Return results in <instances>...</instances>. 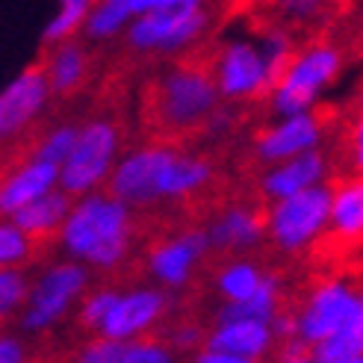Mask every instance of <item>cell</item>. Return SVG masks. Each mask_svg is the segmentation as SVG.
Segmentation results:
<instances>
[{
  "label": "cell",
  "instance_id": "20",
  "mask_svg": "<svg viewBox=\"0 0 363 363\" xmlns=\"http://www.w3.org/2000/svg\"><path fill=\"white\" fill-rule=\"evenodd\" d=\"M269 272H263L254 260H248L245 254L240 257H228L225 266L216 272V289L225 301H245L260 289Z\"/></svg>",
  "mask_w": 363,
  "mask_h": 363
},
{
  "label": "cell",
  "instance_id": "22",
  "mask_svg": "<svg viewBox=\"0 0 363 363\" xmlns=\"http://www.w3.org/2000/svg\"><path fill=\"white\" fill-rule=\"evenodd\" d=\"M92 6H95V0H60V9L48 21L42 42L53 48L60 42L74 39V33L86 27V18L92 12Z\"/></svg>",
  "mask_w": 363,
  "mask_h": 363
},
{
  "label": "cell",
  "instance_id": "36",
  "mask_svg": "<svg viewBox=\"0 0 363 363\" xmlns=\"http://www.w3.org/2000/svg\"><path fill=\"white\" fill-rule=\"evenodd\" d=\"M248 4H260V6H263L266 0H242V6H248Z\"/></svg>",
  "mask_w": 363,
  "mask_h": 363
},
{
  "label": "cell",
  "instance_id": "4",
  "mask_svg": "<svg viewBox=\"0 0 363 363\" xmlns=\"http://www.w3.org/2000/svg\"><path fill=\"white\" fill-rule=\"evenodd\" d=\"M334 204V186L331 180L316 184L311 189H301L289 198L269 204V225L266 240L281 254H301L307 251L319 233L328 228Z\"/></svg>",
  "mask_w": 363,
  "mask_h": 363
},
{
  "label": "cell",
  "instance_id": "7",
  "mask_svg": "<svg viewBox=\"0 0 363 363\" xmlns=\"http://www.w3.org/2000/svg\"><path fill=\"white\" fill-rule=\"evenodd\" d=\"M342 106H311L307 113L289 116L275 127H263V130L254 133V160L263 162V166H275L296 154H304L319 145V139L331 130V124L337 121Z\"/></svg>",
  "mask_w": 363,
  "mask_h": 363
},
{
  "label": "cell",
  "instance_id": "8",
  "mask_svg": "<svg viewBox=\"0 0 363 363\" xmlns=\"http://www.w3.org/2000/svg\"><path fill=\"white\" fill-rule=\"evenodd\" d=\"M213 74L228 101H269V65L263 48L228 42L213 57Z\"/></svg>",
  "mask_w": 363,
  "mask_h": 363
},
{
  "label": "cell",
  "instance_id": "24",
  "mask_svg": "<svg viewBox=\"0 0 363 363\" xmlns=\"http://www.w3.org/2000/svg\"><path fill=\"white\" fill-rule=\"evenodd\" d=\"M77 133H80V127H74V124L53 127V130H48L42 136V142L35 145L33 160H45V162H53V166L62 169V162L68 160L71 148H74V142H77Z\"/></svg>",
  "mask_w": 363,
  "mask_h": 363
},
{
  "label": "cell",
  "instance_id": "23",
  "mask_svg": "<svg viewBox=\"0 0 363 363\" xmlns=\"http://www.w3.org/2000/svg\"><path fill=\"white\" fill-rule=\"evenodd\" d=\"M33 284L18 266L0 269V322L9 319L15 311H21L30 301Z\"/></svg>",
  "mask_w": 363,
  "mask_h": 363
},
{
  "label": "cell",
  "instance_id": "3",
  "mask_svg": "<svg viewBox=\"0 0 363 363\" xmlns=\"http://www.w3.org/2000/svg\"><path fill=\"white\" fill-rule=\"evenodd\" d=\"M342 65H346V53H342V48L331 35V27L322 35H316V39L301 42L293 62H289L284 77L269 95L272 113H278L284 118L307 113L313 106L319 89L328 86L340 74Z\"/></svg>",
  "mask_w": 363,
  "mask_h": 363
},
{
  "label": "cell",
  "instance_id": "15",
  "mask_svg": "<svg viewBox=\"0 0 363 363\" xmlns=\"http://www.w3.org/2000/svg\"><path fill=\"white\" fill-rule=\"evenodd\" d=\"M57 186H60V166L30 157V162H24L21 169H15L12 174L0 180V219H9L21 207H27L30 201L48 195Z\"/></svg>",
  "mask_w": 363,
  "mask_h": 363
},
{
  "label": "cell",
  "instance_id": "27",
  "mask_svg": "<svg viewBox=\"0 0 363 363\" xmlns=\"http://www.w3.org/2000/svg\"><path fill=\"white\" fill-rule=\"evenodd\" d=\"M121 363H177L172 342H160V340H133L124 346Z\"/></svg>",
  "mask_w": 363,
  "mask_h": 363
},
{
  "label": "cell",
  "instance_id": "26",
  "mask_svg": "<svg viewBox=\"0 0 363 363\" xmlns=\"http://www.w3.org/2000/svg\"><path fill=\"white\" fill-rule=\"evenodd\" d=\"M33 254V237L27 230H21L12 219L0 222V269L21 266L30 260Z\"/></svg>",
  "mask_w": 363,
  "mask_h": 363
},
{
  "label": "cell",
  "instance_id": "16",
  "mask_svg": "<svg viewBox=\"0 0 363 363\" xmlns=\"http://www.w3.org/2000/svg\"><path fill=\"white\" fill-rule=\"evenodd\" d=\"M275 346H278L275 328H272V322H263V319H230V322H219L207 334V342H204V349L240 354V357H251V360L266 357Z\"/></svg>",
  "mask_w": 363,
  "mask_h": 363
},
{
  "label": "cell",
  "instance_id": "6",
  "mask_svg": "<svg viewBox=\"0 0 363 363\" xmlns=\"http://www.w3.org/2000/svg\"><path fill=\"white\" fill-rule=\"evenodd\" d=\"M89 284V269L80 260L53 263L48 272H42L39 281L33 284L30 301L21 313V328L30 334H39L62 322L71 311V304L83 298V289Z\"/></svg>",
  "mask_w": 363,
  "mask_h": 363
},
{
  "label": "cell",
  "instance_id": "18",
  "mask_svg": "<svg viewBox=\"0 0 363 363\" xmlns=\"http://www.w3.org/2000/svg\"><path fill=\"white\" fill-rule=\"evenodd\" d=\"M71 207H74V198H71L62 186H57L48 195L30 201L27 207H21L15 216H9V219L35 240V237H48V233H60Z\"/></svg>",
  "mask_w": 363,
  "mask_h": 363
},
{
  "label": "cell",
  "instance_id": "28",
  "mask_svg": "<svg viewBox=\"0 0 363 363\" xmlns=\"http://www.w3.org/2000/svg\"><path fill=\"white\" fill-rule=\"evenodd\" d=\"M124 346L127 342H118V340H110V337L98 334L95 340H89L86 346L80 349L74 363H121Z\"/></svg>",
  "mask_w": 363,
  "mask_h": 363
},
{
  "label": "cell",
  "instance_id": "13",
  "mask_svg": "<svg viewBox=\"0 0 363 363\" xmlns=\"http://www.w3.org/2000/svg\"><path fill=\"white\" fill-rule=\"evenodd\" d=\"M210 251H213V245H210L207 230H201V228L180 230L177 237L162 240L148 251V272L162 286H184L192 278L195 266L201 263Z\"/></svg>",
  "mask_w": 363,
  "mask_h": 363
},
{
  "label": "cell",
  "instance_id": "30",
  "mask_svg": "<svg viewBox=\"0 0 363 363\" xmlns=\"http://www.w3.org/2000/svg\"><path fill=\"white\" fill-rule=\"evenodd\" d=\"M0 363H27V346L12 334H0Z\"/></svg>",
  "mask_w": 363,
  "mask_h": 363
},
{
  "label": "cell",
  "instance_id": "19",
  "mask_svg": "<svg viewBox=\"0 0 363 363\" xmlns=\"http://www.w3.org/2000/svg\"><path fill=\"white\" fill-rule=\"evenodd\" d=\"M45 71H48V83L53 95H68L86 80L89 71V57L83 45H77L74 39L53 45L50 57L45 60Z\"/></svg>",
  "mask_w": 363,
  "mask_h": 363
},
{
  "label": "cell",
  "instance_id": "32",
  "mask_svg": "<svg viewBox=\"0 0 363 363\" xmlns=\"http://www.w3.org/2000/svg\"><path fill=\"white\" fill-rule=\"evenodd\" d=\"M328 4L337 9V15H340V18H346V15H352V9H354L357 0H328Z\"/></svg>",
  "mask_w": 363,
  "mask_h": 363
},
{
  "label": "cell",
  "instance_id": "5",
  "mask_svg": "<svg viewBox=\"0 0 363 363\" xmlns=\"http://www.w3.org/2000/svg\"><path fill=\"white\" fill-rule=\"evenodd\" d=\"M118 157V130L113 121L95 118L80 127L77 142L71 148L68 160L60 169V186L71 198H83L89 192H98L116 169Z\"/></svg>",
  "mask_w": 363,
  "mask_h": 363
},
{
  "label": "cell",
  "instance_id": "35",
  "mask_svg": "<svg viewBox=\"0 0 363 363\" xmlns=\"http://www.w3.org/2000/svg\"><path fill=\"white\" fill-rule=\"evenodd\" d=\"M331 363H363V354H354V357H342V360H331Z\"/></svg>",
  "mask_w": 363,
  "mask_h": 363
},
{
  "label": "cell",
  "instance_id": "9",
  "mask_svg": "<svg viewBox=\"0 0 363 363\" xmlns=\"http://www.w3.org/2000/svg\"><path fill=\"white\" fill-rule=\"evenodd\" d=\"M174 151L177 148H172V145H148V148L124 154L116 162L110 180H106V192L121 198L127 207L157 204L160 201V177Z\"/></svg>",
  "mask_w": 363,
  "mask_h": 363
},
{
  "label": "cell",
  "instance_id": "29",
  "mask_svg": "<svg viewBox=\"0 0 363 363\" xmlns=\"http://www.w3.org/2000/svg\"><path fill=\"white\" fill-rule=\"evenodd\" d=\"M207 342V337H204V331L198 328V325H180V328H174L172 331V337H169V342H172V349H195L198 342Z\"/></svg>",
  "mask_w": 363,
  "mask_h": 363
},
{
  "label": "cell",
  "instance_id": "10",
  "mask_svg": "<svg viewBox=\"0 0 363 363\" xmlns=\"http://www.w3.org/2000/svg\"><path fill=\"white\" fill-rule=\"evenodd\" d=\"M50 95L45 62L27 65L4 92H0V142L12 139L45 110Z\"/></svg>",
  "mask_w": 363,
  "mask_h": 363
},
{
  "label": "cell",
  "instance_id": "12",
  "mask_svg": "<svg viewBox=\"0 0 363 363\" xmlns=\"http://www.w3.org/2000/svg\"><path fill=\"white\" fill-rule=\"evenodd\" d=\"M269 225V204H230L216 213L210 225V245L222 257H240V254L257 248L266 237Z\"/></svg>",
  "mask_w": 363,
  "mask_h": 363
},
{
  "label": "cell",
  "instance_id": "31",
  "mask_svg": "<svg viewBox=\"0 0 363 363\" xmlns=\"http://www.w3.org/2000/svg\"><path fill=\"white\" fill-rule=\"evenodd\" d=\"M192 363H254L251 357H240V354H228V352H216V349H204L198 352Z\"/></svg>",
  "mask_w": 363,
  "mask_h": 363
},
{
  "label": "cell",
  "instance_id": "17",
  "mask_svg": "<svg viewBox=\"0 0 363 363\" xmlns=\"http://www.w3.org/2000/svg\"><path fill=\"white\" fill-rule=\"evenodd\" d=\"M216 177V169L207 157L198 154H184L174 151L169 166L162 169L160 177V201H184V198H195L204 192Z\"/></svg>",
  "mask_w": 363,
  "mask_h": 363
},
{
  "label": "cell",
  "instance_id": "25",
  "mask_svg": "<svg viewBox=\"0 0 363 363\" xmlns=\"http://www.w3.org/2000/svg\"><path fill=\"white\" fill-rule=\"evenodd\" d=\"M116 298H118V293H116V289H110V286H98V289H92V293H86L83 301H80V311H77L80 328L98 334L104 319L110 316Z\"/></svg>",
  "mask_w": 363,
  "mask_h": 363
},
{
  "label": "cell",
  "instance_id": "14",
  "mask_svg": "<svg viewBox=\"0 0 363 363\" xmlns=\"http://www.w3.org/2000/svg\"><path fill=\"white\" fill-rule=\"evenodd\" d=\"M322 177H328V154L311 148L304 154H296L284 162L269 166L260 177V192L266 201H281V198L316 186Z\"/></svg>",
  "mask_w": 363,
  "mask_h": 363
},
{
  "label": "cell",
  "instance_id": "34",
  "mask_svg": "<svg viewBox=\"0 0 363 363\" xmlns=\"http://www.w3.org/2000/svg\"><path fill=\"white\" fill-rule=\"evenodd\" d=\"M349 106H352V110H357V113H363V80H360V86H357L354 98L349 101Z\"/></svg>",
  "mask_w": 363,
  "mask_h": 363
},
{
  "label": "cell",
  "instance_id": "33",
  "mask_svg": "<svg viewBox=\"0 0 363 363\" xmlns=\"http://www.w3.org/2000/svg\"><path fill=\"white\" fill-rule=\"evenodd\" d=\"M162 4H169V0H136V12L142 15V12H148L154 6H162Z\"/></svg>",
  "mask_w": 363,
  "mask_h": 363
},
{
  "label": "cell",
  "instance_id": "1",
  "mask_svg": "<svg viewBox=\"0 0 363 363\" xmlns=\"http://www.w3.org/2000/svg\"><path fill=\"white\" fill-rule=\"evenodd\" d=\"M130 207L113 192H89L77 198L60 230L62 248L92 269H116L130 251Z\"/></svg>",
  "mask_w": 363,
  "mask_h": 363
},
{
  "label": "cell",
  "instance_id": "2",
  "mask_svg": "<svg viewBox=\"0 0 363 363\" xmlns=\"http://www.w3.org/2000/svg\"><path fill=\"white\" fill-rule=\"evenodd\" d=\"M219 83L210 62H180L162 74L154 92V113L166 130H189L207 124L219 110Z\"/></svg>",
  "mask_w": 363,
  "mask_h": 363
},
{
  "label": "cell",
  "instance_id": "11",
  "mask_svg": "<svg viewBox=\"0 0 363 363\" xmlns=\"http://www.w3.org/2000/svg\"><path fill=\"white\" fill-rule=\"evenodd\" d=\"M166 311H169V296L162 289L139 286V289H130V293H118L113 311L104 319L98 334L118 342H133L139 334L151 331L166 316Z\"/></svg>",
  "mask_w": 363,
  "mask_h": 363
},
{
  "label": "cell",
  "instance_id": "21",
  "mask_svg": "<svg viewBox=\"0 0 363 363\" xmlns=\"http://www.w3.org/2000/svg\"><path fill=\"white\" fill-rule=\"evenodd\" d=\"M136 15H139L136 0H95L92 12L86 18L83 33H86V39H92V42H106L130 27Z\"/></svg>",
  "mask_w": 363,
  "mask_h": 363
}]
</instances>
